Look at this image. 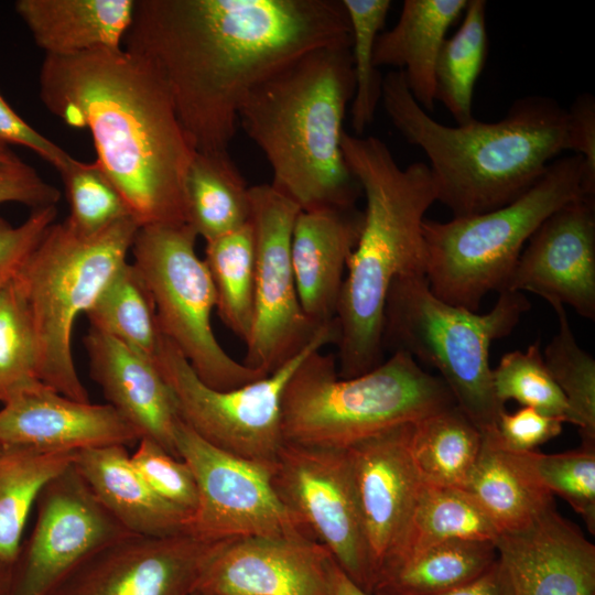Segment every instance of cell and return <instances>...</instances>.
Segmentation results:
<instances>
[{"label": "cell", "mask_w": 595, "mask_h": 595, "mask_svg": "<svg viewBox=\"0 0 595 595\" xmlns=\"http://www.w3.org/2000/svg\"><path fill=\"white\" fill-rule=\"evenodd\" d=\"M350 43L342 0H136L123 40L160 73L197 152L228 151L257 85L309 52Z\"/></svg>", "instance_id": "cell-1"}, {"label": "cell", "mask_w": 595, "mask_h": 595, "mask_svg": "<svg viewBox=\"0 0 595 595\" xmlns=\"http://www.w3.org/2000/svg\"><path fill=\"white\" fill-rule=\"evenodd\" d=\"M45 108L87 129L96 161L140 227L186 224L185 178L196 153L156 68L125 47L45 55Z\"/></svg>", "instance_id": "cell-2"}, {"label": "cell", "mask_w": 595, "mask_h": 595, "mask_svg": "<svg viewBox=\"0 0 595 595\" xmlns=\"http://www.w3.org/2000/svg\"><path fill=\"white\" fill-rule=\"evenodd\" d=\"M382 106L394 128L429 160L436 202L453 217L502 207L543 175L554 158L572 151L567 109L549 97L516 100L496 122L475 118L445 126L411 95L401 71L382 77Z\"/></svg>", "instance_id": "cell-3"}, {"label": "cell", "mask_w": 595, "mask_h": 595, "mask_svg": "<svg viewBox=\"0 0 595 595\" xmlns=\"http://www.w3.org/2000/svg\"><path fill=\"white\" fill-rule=\"evenodd\" d=\"M342 150L366 199L335 318L337 372L351 378L383 361V312L392 282L402 275H425L422 226L436 190L428 163L402 169L377 137L345 131Z\"/></svg>", "instance_id": "cell-4"}, {"label": "cell", "mask_w": 595, "mask_h": 595, "mask_svg": "<svg viewBox=\"0 0 595 595\" xmlns=\"http://www.w3.org/2000/svg\"><path fill=\"white\" fill-rule=\"evenodd\" d=\"M350 44L302 55L257 85L239 109L238 123L272 170L270 185L301 210L355 206L363 194L342 150L355 93Z\"/></svg>", "instance_id": "cell-5"}, {"label": "cell", "mask_w": 595, "mask_h": 595, "mask_svg": "<svg viewBox=\"0 0 595 595\" xmlns=\"http://www.w3.org/2000/svg\"><path fill=\"white\" fill-rule=\"evenodd\" d=\"M454 404L443 380L408 353L394 351L363 375L340 378L336 357L317 349L303 359L284 387L282 434L288 443L346 448Z\"/></svg>", "instance_id": "cell-6"}, {"label": "cell", "mask_w": 595, "mask_h": 595, "mask_svg": "<svg viewBox=\"0 0 595 595\" xmlns=\"http://www.w3.org/2000/svg\"><path fill=\"white\" fill-rule=\"evenodd\" d=\"M595 196V176L583 156L552 161L539 181L511 203L441 223L424 219L425 277L442 301L476 312L488 293L501 291L523 246L555 210Z\"/></svg>", "instance_id": "cell-7"}, {"label": "cell", "mask_w": 595, "mask_h": 595, "mask_svg": "<svg viewBox=\"0 0 595 595\" xmlns=\"http://www.w3.org/2000/svg\"><path fill=\"white\" fill-rule=\"evenodd\" d=\"M529 307L523 293L501 290L494 307L478 314L435 296L424 274L402 275L387 294L383 350L408 353L437 370L456 405L484 434L496 429L505 410L494 392L490 345L509 335Z\"/></svg>", "instance_id": "cell-8"}, {"label": "cell", "mask_w": 595, "mask_h": 595, "mask_svg": "<svg viewBox=\"0 0 595 595\" xmlns=\"http://www.w3.org/2000/svg\"><path fill=\"white\" fill-rule=\"evenodd\" d=\"M139 228L132 217L94 235L54 223L13 280L34 331L39 380L67 398L89 402L72 354L76 318L127 262Z\"/></svg>", "instance_id": "cell-9"}, {"label": "cell", "mask_w": 595, "mask_h": 595, "mask_svg": "<svg viewBox=\"0 0 595 595\" xmlns=\"http://www.w3.org/2000/svg\"><path fill=\"white\" fill-rule=\"evenodd\" d=\"M187 224L138 229L131 252L154 303L161 334L185 357L199 380L216 390L235 389L267 374L232 358L212 326L216 294L210 273L195 250Z\"/></svg>", "instance_id": "cell-10"}, {"label": "cell", "mask_w": 595, "mask_h": 595, "mask_svg": "<svg viewBox=\"0 0 595 595\" xmlns=\"http://www.w3.org/2000/svg\"><path fill=\"white\" fill-rule=\"evenodd\" d=\"M336 340V321L323 324L312 340L275 371L224 391L202 382L163 335L154 361L173 394L178 418L197 435L232 455L273 463L284 443L281 402L289 378L311 353Z\"/></svg>", "instance_id": "cell-11"}, {"label": "cell", "mask_w": 595, "mask_h": 595, "mask_svg": "<svg viewBox=\"0 0 595 595\" xmlns=\"http://www.w3.org/2000/svg\"><path fill=\"white\" fill-rule=\"evenodd\" d=\"M272 484L303 534L371 595L374 570L346 448L284 442L273 462Z\"/></svg>", "instance_id": "cell-12"}, {"label": "cell", "mask_w": 595, "mask_h": 595, "mask_svg": "<svg viewBox=\"0 0 595 595\" xmlns=\"http://www.w3.org/2000/svg\"><path fill=\"white\" fill-rule=\"evenodd\" d=\"M255 240V312L244 364L267 375L301 351L318 328L298 295L291 241L301 208L270 184L249 187Z\"/></svg>", "instance_id": "cell-13"}, {"label": "cell", "mask_w": 595, "mask_h": 595, "mask_svg": "<svg viewBox=\"0 0 595 595\" xmlns=\"http://www.w3.org/2000/svg\"><path fill=\"white\" fill-rule=\"evenodd\" d=\"M174 442L178 457L193 472L198 490V505L188 521V533L209 541L248 536H304L274 490L273 463L225 452L203 440L181 419Z\"/></svg>", "instance_id": "cell-14"}, {"label": "cell", "mask_w": 595, "mask_h": 595, "mask_svg": "<svg viewBox=\"0 0 595 595\" xmlns=\"http://www.w3.org/2000/svg\"><path fill=\"white\" fill-rule=\"evenodd\" d=\"M130 534L72 463L36 500V518L13 565L10 595H52L90 555Z\"/></svg>", "instance_id": "cell-15"}, {"label": "cell", "mask_w": 595, "mask_h": 595, "mask_svg": "<svg viewBox=\"0 0 595 595\" xmlns=\"http://www.w3.org/2000/svg\"><path fill=\"white\" fill-rule=\"evenodd\" d=\"M218 542L130 533L90 555L52 595H192Z\"/></svg>", "instance_id": "cell-16"}, {"label": "cell", "mask_w": 595, "mask_h": 595, "mask_svg": "<svg viewBox=\"0 0 595 595\" xmlns=\"http://www.w3.org/2000/svg\"><path fill=\"white\" fill-rule=\"evenodd\" d=\"M504 290L530 292L553 309L595 320V196L552 213L533 232Z\"/></svg>", "instance_id": "cell-17"}, {"label": "cell", "mask_w": 595, "mask_h": 595, "mask_svg": "<svg viewBox=\"0 0 595 595\" xmlns=\"http://www.w3.org/2000/svg\"><path fill=\"white\" fill-rule=\"evenodd\" d=\"M332 555L301 534L248 536L217 543L197 582L204 595H328Z\"/></svg>", "instance_id": "cell-18"}, {"label": "cell", "mask_w": 595, "mask_h": 595, "mask_svg": "<svg viewBox=\"0 0 595 595\" xmlns=\"http://www.w3.org/2000/svg\"><path fill=\"white\" fill-rule=\"evenodd\" d=\"M413 422L346 447L374 582L397 545L423 484L410 447Z\"/></svg>", "instance_id": "cell-19"}, {"label": "cell", "mask_w": 595, "mask_h": 595, "mask_svg": "<svg viewBox=\"0 0 595 595\" xmlns=\"http://www.w3.org/2000/svg\"><path fill=\"white\" fill-rule=\"evenodd\" d=\"M139 432L110 404L67 398L42 381L20 390L0 409V444L40 452H77L139 442Z\"/></svg>", "instance_id": "cell-20"}, {"label": "cell", "mask_w": 595, "mask_h": 595, "mask_svg": "<svg viewBox=\"0 0 595 595\" xmlns=\"http://www.w3.org/2000/svg\"><path fill=\"white\" fill-rule=\"evenodd\" d=\"M495 545L512 595H595V547L554 507Z\"/></svg>", "instance_id": "cell-21"}, {"label": "cell", "mask_w": 595, "mask_h": 595, "mask_svg": "<svg viewBox=\"0 0 595 595\" xmlns=\"http://www.w3.org/2000/svg\"><path fill=\"white\" fill-rule=\"evenodd\" d=\"M91 379L141 435L178 457L174 431L180 420L173 394L155 361L90 327L84 337Z\"/></svg>", "instance_id": "cell-22"}, {"label": "cell", "mask_w": 595, "mask_h": 595, "mask_svg": "<svg viewBox=\"0 0 595 595\" xmlns=\"http://www.w3.org/2000/svg\"><path fill=\"white\" fill-rule=\"evenodd\" d=\"M357 206L301 210L291 241V259L301 307L316 326L336 318L347 263L361 231Z\"/></svg>", "instance_id": "cell-23"}, {"label": "cell", "mask_w": 595, "mask_h": 595, "mask_svg": "<svg viewBox=\"0 0 595 595\" xmlns=\"http://www.w3.org/2000/svg\"><path fill=\"white\" fill-rule=\"evenodd\" d=\"M73 464L98 501L130 533L164 537L187 532L190 516L150 487L127 446L80 450Z\"/></svg>", "instance_id": "cell-24"}, {"label": "cell", "mask_w": 595, "mask_h": 595, "mask_svg": "<svg viewBox=\"0 0 595 595\" xmlns=\"http://www.w3.org/2000/svg\"><path fill=\"white\" fill-rule=\"evenodd\" d=\"M136 0H18L14 9L45 55L122 47Z\"/></svg>", "instance_id": "cell-25"}, {"label": "cell", "mask_w": 595, "mask_h": 595, "mask_svg": "<svg viewBox=\"0 0 595 595\" xmlns=\"http://www.w3.org/2000/svg\"><path fill=\"white\" fill-rule=\"evenodd\" d=\"M466 4L467 0H405L394 26L377 37L375 66L401 71L426 112L435 108V66L445 34Z\"/></svg>", "instance_id": "cell-26"}, {"label": "cell", "mask_w": 595, "mask_h": 595, "mask_svg": "<svg viewBox=\"0 0 595 595\" xmlns=\"http://www.w3.org/2000/svg\"><path fill=\"white\" fill-rule=\"evenodd\" d=\"M495 430L483 434L480 452L462 490L502 532L530 523L554 502L530 466L527 452L506 448Z\"/></svg>", "instance_id": "cell-27"}, {"label": "cell", "mask_w": 595, "mask_h": 595, "mask_svg": "<svg viewBox=\"0 0 595 595\" xmlns=\"http://www.w3.org/2000/svg\"><path fill=\"white\" fill-rule=\"evenodd\" d=\"M498 534L495 524L464 490L423 482L402 534L375 581L385 571L439 543L454 539L495 542Z\"/></svg>", "instance_id": "cell-28"}, {"label": "cell", "mask_w": 595, "mask_h": 595, "mask_svg": "<svg viewBox=\"0 0 595 595\" xmlns=\"http://www.w3.org/2000/svg\"><path fill=\"white\" fill-rule=\"evenodd\" d=\"M185 205L186 224L206 242L249 223V187L228 151H196L185 178Z\"/></svg>", "instance_id": "cell-29"}, {"label": "cell", "mask_w": 595, "mask_h": 595, "mask_svg": "<svg viewBox=\"0 0 595 595\" xmlns=\"http://www.w3.org/2000/svg\"><path fill=\"white\" fill-rule=\"evenodd\" d=\"M497 560L494 541L454 539L379 574L371 595H435L466 584Z\"/></svg>", "instance_id": "cell-30"}, {"label": "cell", "mask_w": 595, "mask_h": 595, "mask_svg": "<svg viewBox=\"0 0 595 595\" xmlns=\"http://www.w3.org/2000/svg\"><path fill=\"white\" fill-rule=\"evenodd\" d=\"M482 443L483 433L454 404L414 421L410 447L424 483L463 489Z\"/></svg>", "instance_id": "cell-31"}, {"label": "cell", "mask_w": 595, "mask_h": 595, "mask_svg": "<svg viewBox=\"0 0 595 595\" xmlns=\"http://www.w3.org/2000/svg\"><path fill=\"white\" fill-rule=\"evenodd\" d=\"M76 452L2 446L0 452V560L14 565L29 513L44 487Z\"/></svg>", "instance_id": "cell-32"}, {"label": "cell", "mask_w": 595, "mask_h": 595, "mask_svg": "<svg viewBox=\"0 0 595 595\" xmlns=\"http://www.w3.org/2000/svg\"><path fill=\"white\" fill-rule=\"evenodd\" d=\"M86 315L91 328L154 360L162 334L151 293L133 263L116 272Z\"/></svg>", "instance_id": "cell-33"}, {"label": "cell", "mask_w": 595, "mask_h": 595, "mask_svg": "<svg viewBox=\"0 0 595 595\" xmlns=\"http://www.w3.org/2000/svg\"><path fill=\"white\" fill-rule=\"evenodd\" d=\"M204 261L220 320L246 344L255 312V240L250 224L206 242Z\"/></svg>", "instance_id": "cell-34"}, {"label": "cell", "mask_w": 595, "mask_h": 595, "mask_svg": "<svg viewBox=\"0 0 595 595\" xmlns=\"http://www.w3.org/2000/svg\"><path fill=\"white\" fill-rule=\"evenodd\" d=\"M487 52L486 1L467 0L461 26L445 39L435 66V100L457 125L474 119L473 95Z\"/></svg>", "instance_id": "cell-35"}, {"label": "cell", "mask_w": 595, "mask_h": 595, "mask_svg": "<svg viewBox=\"0 0 595 595\" xmlns=\"http://www.w3.org/2000/svg\"><path fill=\"white\" fill-rule=\"evenodd\" d=\"M553 310L559 331L542 350L543 360L565 398L569 423L578 428L583 444H595V359L577 344L564 306Z\"/></svg>", "instance_id": "cell-36"}, {"label": "cell", "mask_w": 595, "mask_h": 595, "mask_svg": "<svg viewBox=\"0 0 595 595\" xmlns=\"http://www.w3.org/2000/svg\"><path fill=\"white\" fill-rule=\"evenodd\" d=\"M350 26L355 93L350 102L351 127L361 136L374 121L381 99L382 77L374 63L378 35L391 8L390 0H342Z\"/></svg>", "instance_id": "cell-37"}, {"label": "cell", "mask_w": 595, "mask_h": 595, "mask_svg": "<svg viewBox=\"0 0 595 595\" xmlns=\"http://www.w3.org/2000/svg\"><path fill=\"white\" fill-rule=\"evenodd\" d=\"M58 173L71 210L66 219L78 232L94 235L132 217L123 197L97 161L71 158Z\"/></svg>", "instance_id": "cell-38"}, {"label": "cell", "mask_w": 595, "mask_h": 595, "mask_svg": "<svg viewBox=\"0 0 595 595\" xmlns=\"http://www.w3.org/2000/svg\"><path fill=\"white\" fill-rule=\"evenodd\" d=\"M493 387L497 401L504 407L515 400L522 407L569 422L567 403L545 366L540 339L524 351L505 354L493 369Z\"/></svg>", "instance_id": "cell-39"}, {"label": "cell", "mask_w": 595, "mask_h": 595, "mask_svg": "<svg viewBox=\"0 0 595 595\" xmlns=\"http://www.w3.org/2000/svg\"><path fill=\"white\" fill-rule=\"evenodd\" d=\"M37 365L32 323L19 290L11 281L0 290V401L4 402L40 381Z\"/></svg>", "instance_id": "cell-40"}, {"label": "cell", "mask_w": 595, "mask_h": 595, "mask_svg": "<svg viewBox=\"0 0 595 595\" xmlns=\"http://www.w3.org/2000/svg\"><path fill=\"white\" fill-rule=\"evenodd\" d=\"M541 485L559 495L578 513L588 531L595 533V444H581L559 454L527 452Z\"/></svg>", "instance_id": "cell-41"}, {"label": "cell", "mask_w": 595, "mask_h": 595, "mask_svg": "<svg viewBox=\"0 0 595 595\" xmlns=\"http://www.w3.org/2000/svg\"><path fill=\"white\" fill-rule=\"evenodd\" d=\"M131 461L150 487L165 501L191 517L198 505V490L190 466L156 442L142 437Z\"/></svg>", "instance_id": "cell-42"}, {"label": "cell", "mask_w": 595, "mask_h": 595, "mask_svg": "<svg viewBox=\"0 0 595 595\" xmlns=\"http://www.w3.org/2000/svg\"><path fill=\"white\" fill-rule=\"evenodd\" d=\"M56 216L54 205L32 209L18 226L0 217V290L13 281Z\"/></svg>", "instance_id": "cell-43"}, {"label": "cell", "mask_w": 595, "mask_h": 595, "mask_svg": "<svg viewBox=\"0 0 595 595\" xmlns=\"http://www.w3.org/2000/svg\"><path fill=\"white\" fill-rule=\"evenodd\" d=\"M563 420L522 407L516 412L504 410L497 420L499 442L513 452H531L562 432Z\"/></svg>", "instance_id": "cell-44"}, {"label": "cell", "mask_w": 595, "mask_h": 595, "mask_svg": "<svg viewBox=\"0 0 595 595\" xmlns=\"http://www.w3.org/2000/svg\"><path fill=\"white\" fill-rule=\"evenodd\" d=\"M60 198V191L24 162L0 167V204L20 203L35 209L54 206Z\"/></svg>", "instance_id": "cell-45"}, {"label": "cell", "mask_w": 595, "mask_h": 595, "mask_svg": "<svg viewBox=\"0 0 595 595\" xmlns=\"http://www.w3.org/2000/svg\"><path fill=\"white\" fill-rule=\"evenodd\" d=\"M0 143L18 144L32 150L57 171L72 158L56 143L28 125L0 95Z\"/></svg>", "instance_id": "cell-46"}, {"label": "cell", "mask_w": 595, "mask_h": 595, "mask_svg": "<svg viewBox=\"0 0 595 595\" xmlns=\"http://www.w3.org/2000/svg\"><path fill=\"white\" fill-rule=\"evenodd\" d=\"M572 151L583 156L588 172L595 176V99L581 94L567 109Z\"/></svg>", "instance_id": "cell-47"}, {"label": "cell", "mask_w": 595, "mask_h": 595, "mask_svg": "<svg viewBox=\"0 0 595 595\" xmlns=\"http://www.w3.org/2000/svg\"><path fill=\"white\" fill-rule=\"evenodd\" d=\"M435 595H512L498 559L495 563L475 580Z\"/></svg>", "instance_id": "cell-48"}, {"label": "cell", "mask_w": 595, "mask_h": 595, "mask_svg": "<svg viewBox=\"0 0 595 595\" xmlns=\"http://www.w3.org/2000/svg\"><path fill=\"white\" fill-rule=\"evenodd\" d=\"M327 589L328 595H370L348 577L333 556L327 564Z\"/></svg>", "instance_id": "cell-49"}, {"label": "cell", "mask_w": 595, "mask_h": 595, "mask_svg": "<svg viewBox=\"0 0 595 595\" xmlns=\"http://www.w3.org/2000/svg\"><path fill=\"white\" fill-rule=\"evenodd\" d=\"M13 565L0 560V595H10Z\"/></svg>", "instance_id": "cell-50"}, {"label": "cell", "mask_w": 595, "mask_h": 595, "mask_svg": "<svg viewBox=\"0 0 595 595\" xmlns=\"http://www.w3.org/2000/svg\"><path fill=\"white\" fill-rule=\"evenodd\" d=\"M23 161L8 145L0 143V167L15 165Z\"/></svg>", "instance_id": "cell-51"}, {"label": "cell", "mask_w": 595, "mask_h": 595, "mask_svg": "<svg viewBox=\"0 0 595 595\" xmlns=\"http://www.w3.org/2000/svg\"><path fill=\"white\" fill-rule=\"evenodd\" d=\"M192 595H204V594H201L198 592H194Z\"/></svg>", "instance_id": "cell-52"}, {"label": "cell", "mask_w": 595, "mask_h": 595, "mask_svg": "<svg viewBox=\"0 0 595 595\" xmlns=\"http://www.w3.org/2000/svg\"><path fill=\"white\" fill-rule=\"evenodd\" d=\"M1 450H2V445L0 444V452H1Z\"/></svg>", "instance_id": "cell-53"}]
</instances>
